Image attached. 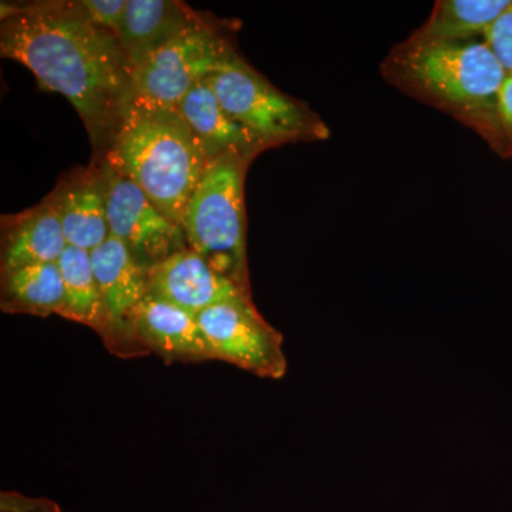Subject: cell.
Wrapping results in <instances>:
<instances>
[{"label":"cell","instance_id":"6da1fadb","mask_svg":"<svg viewBox=\"0 0 512 512\" xmlns=\"http://www.w3.org/2000/svg\"><path fill=\"white\" fill-rule=\"evenodd\" d=\"M0 55L23 64L43 90L66 97L94 146L111 141L133 69L117 36L90 22L76 2L2 5Z\"/></svg>","mask_w":512,"mask_h":512},{"label":"cell","instance_id":"7a4b0ae2","mask_svg":"<svg viewBox=\"0 0 512 512\" xmlns=\"http://www.w3.org/2000/svg\"><path fill=\"white\" fill-rule=\"evenodd\" d=\"M387 83L476 131L503 157L500 100L508 73L485 40H403L382 63Z\"/></svg>","mask_w":512,"mask_h":512},{"label":"cell","instance_id":"3957f363","mask_svg":"<svg viewBox=\"0 0 512 512\" xmlns=\"http://www.w3.org/2000/svg\"><path fill=\"white\" fill-rule=\"evenodd\" d=\"M106 163L134 181L158 210L183 227L185 210L208 160L177 107L127 104Z\"/></svg>","mask_w":512,"mask_h":512},{"label":"cell","instance_id":"277c9868","mask_svg":"<svg viewBox=\"0 0 512 512\" xmlns=\"http://www.w3.org/2000/svg\"><path fill=\"white\" fill-rule=\"evenodd\" d=\"M252 161L237 153L208 161L185 210L188 248L249 292L245 175Z\"/></svg>","mask_w":512,"mask_h":512},{"label":"cell","instance_id":"5b68a950","mask_svg":"<svg viewBox=\"0 0 512 512\" xmlns=\"http://www.w3.org/2000/svg\"><path fill=\"white\" fill-rule=\"evenodd\" d=\"M221 106L265 150L293 143L328 140L329 127L303 101L276 89L235 53L210 76Z\"/></svg>","mask_w":512,"mask_h":512},{"label":"cell","instance_id":"8992f818","mask_svg":"<svg viewBox=\"0 0 512 512\" xmlns=\"http://www.w3.org/2000/svg\"><path fill=\"white\" fill-rule=\"evenodd\" d=\"M234 55L224 37L204 22L197 23L134 67L126 106L177 107L195 84Z\"/></svg>","mask_w":512,"mask_h":512},{"label":"cell","instance_id":"52a82bcc","mask_svg":"<svg viewBox=\"0 0 512 512\" xmlns=\"http://www.w3.org/2000/svg\"><path fill=\"white\" fill-rule=\"evenodd\" d=\"M197 319L215 359L264 379L286 375L284 338L259 315L251 298L218 303L198 313Z\"/></svg>","mask_w":512,"mask_h":512},{"label":"cell","instance_id":"ba28073f","mask_svg":"<svg viewBox=\"0 0 512 512\" xmlns=\"http://www.w3.org/2000/svg\"><path fill=\"white\" fill-rule=\"evenodd\" d=\"M101 170L111 237L124 242L148 266L188 248L183 227L158 210L134 181L107 163Z\"/></svg>","mask_w":512,"mask_h":512},{"label":"cell","instance_id":"9c48e42d","mask_svg":"<svg viewBox=\"0 0 512 512\" xmlns=\"http://www.w3.org/2000/svg\"><path fill=\"white\" fill-rule=\"evenodd\" d=\"M148 296L197 316L218 303L251 298V293L185 248L150 266Z\"/></svg>","mask_w":512,"mask_h":512},{"label":"cell","instance_id":"30bf717a","mask_svg":"<svg viewBox=\"0 0 512 512\" xmlns=\"http://www.w3.org/2000/svg\"><path fill=\"white\" fill-rule=\"evenodd\" d=\"M107 323L130 328L137 306L148 295L150 266L120 239L110 237L90 252Z\"/></svg>","mask_w":512,"mask_h":512},{"label":"cell","instance_id":"8fae6325","mask_svg":"<svg viewBox=\"0 0 512 512\" xmlns=\"http://www.w3.org/2000/svg\"><path fill=\"white\" fill-rule=\"evenodd\" d=\"M47 200L59 214L69 247L92 252L110 237L103 170L64 178Z\"/></svg>","mask_w":512,"mask_h":512},{"label":"cell","instance_id":"7c38bea8","mask_svg":"<svg viewBox=\"0 0 512 512\" xmlns=\"http://www.w3.org/2000/svg\"><path fill=\"white\" fill-rule=\"evenodd\" d=\"M130 329L143 345L168 359L217 360L197 316L153 296L137 306Z\"/></svg>","mask_w":512,"mask_h":512},{"label":"cell","instance_id":"4fadbf2b","mask_svg":"<svg viewBox=\"0 0 512 512\" xmlns=\"http://www.w3.org/2000/svg\"><path fill=\"white\" fill-rule=\"evenodd\" d=\"M177 109L200 141L208 161L227 153H237L252 161L265 151L262 144L221 106L212 90L210 77L195 84Z\"/></svg>","mask_w":512,"mask_h":512},{"label":"cell","instance_id":"5bb4252c","mask_svg":"<svg viewBox=\"0 0 512 512\" xmlns=\"http://www.w3.org/2000/svg\"><path fill=\"white\" fill-rule=\"evenodd\" d=\"M202 22L174 0H127L119 39L131 69L185 29Z\"/></svg>","mask_w":512,"mask_h":512},{"label":"cell","instance_id":"9a60e30c","mask_svg":"<svg viewBox=\"0 0 512 512\" xmlns=\"http://www.w3.org/2000/svg\"><path fill=\"white\" fill-rule=\"evenodd\" d=\"M67 247L59 214L52 202L45 200L3 222L2 272L55 264Z\"/></svg>","mask_w":512,"mask_h":512},{"label":"cell","instance_id":"2e32d148","mask_svg":"<svg viewBox=\"0 0 512 512\" xmlns=\"http://www.w3.org/2000/svg\"><path fill=\"white\" fill-rule=\"evenodd\" d=\"M512 0H440L407 39L421 43H466L485 39Z\"/></svg>","mask_w":512,"mask_h":512},{"label":"cell","instance_id":"e0dca14e","mask_svg":"<svg viewBox=\"0 0 512 512\" xmlns=\"http://www.w3.org/2000/svg\"><path fill=\"white\" fill-rule=\"evenodd\" d=\"M3 309L46 316H62L66 293L59 265L23 266L3 274Z\"/></svg>","mask_w":512,"mask_h":512},{"label":"cell","instance_id":"ac0fdd59","mask_svg":"<svg viewBox=\"0 0 512 512\" xmlns=\"http://www.w3.org/2000/svg\"><path fill=\"white\" fill-rule=\"evenodd\" d=\"M57 265L66 293L62 316L94 328L107 323L90 252L82 248L67 247Z\"/></svg>","mask_w":512,"mask_h":512},{"label":"cell","instance_id":"d6986e66","mask_svg":"<svg viewBox=\"0 0 512 512\" xmlns=\"http://www.w3.org/2000/svg\"><path fill=\"white\" fill-rule=\"evenodd\" d=\"M127 0H80L77 8L94 25L119 36Z\"/></svg>","mask_w":512,"mask_h":512},{"label":"cell","instance_id":"ffe728a7","mask_svg":"<svg viewBox=\"0 0 512 512\" xmlns=\"http://www.w3.org/2000/svg\"><path fill=\"white\" fill-rule=\"evenodd\" d=\"M485 42L491 47L508 74H512V2L488 30Z\"/></svg>","mask_w":512,"mask_h":512},{"label":"cell","instance_id":"44dd1931","mask_svg":"<svg viewBox=\"0 0 512 512\" xmlns=\"http://www.w3.org/2000/svg\"><path fill=\"white\" fill-rule=\"evenodd\" d=\"M0 512H62L47 498H26L16 493H2Z\"/></svg>","mask_w":512,"mask_h":512},{"label":"cell","instance_id":"7402d4cb","mask_svg":"<svg viewBox=\"0 0 512 512\" xmlns=\"http://www.w3.org/2000/svg\"><path fill=\"white\" fill-rule=\"evenodd\" d=\"M500 123L504 143L503 157L512 160V74H508L501 93Z\"/></svg>","mask_w":512,"mask_h":512}]
</instances>
